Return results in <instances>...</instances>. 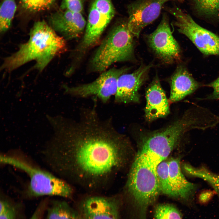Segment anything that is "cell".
<instances>
[{
  "label": "cell",
  "instance_id": "obj_1",
  "mask_svg": "<svg viewBox=\"0 0 219 219\" xmlns=\"http://www.w3.org/2000/svg\"><path fill=\"white\" fill-rule=\"evenodd\" d=\"M54 139L45 152L51 166L88 190L108 187L125 163L127 137L100 117L96 104L77 119H61Z\"/></svg>",
  "mask_w": 219,
  "mask_h": 219
},
{
  "label": "cell",
  "instance_id": "obj_2",
  "mask_svg": "<svg viewBox=\"0 0 219 219\" xmlns=\"http://www.w3.org/2000/svg\"><path fill=\"white\" fill-rule=\"evenodd\" d=\"M67 50L66 40L44 20L39 21L31 29L28 41L20 45L17 51L4 58L1 69L11 71L34 61L33 69L41 71L54 58Z\"/></svg>",
  "mask_w": 219,
  "mask_h": 219
},
{
  "label": "cell",
  "instance_id": "obj_3",
  "mask_svg": "<svg viewBox=\"0 0 219 219\" xmlns=\"http://www.w3.org/2000/svg\"><path fill=\"white\" fill-rule=\"evenodd\" d=\"M200 109H189L179 118L166 127L152 131L141 130L142 146L137 155L144 162L157 169L178 144L189 130L198 127L204 128L206 123L204 115Z\"/></svg>",
  "mask_w": 219,
  "mask_h": 219
},
{
  "label": "cell",
  "instance_id": "obj_4",
  "mask_svg": "<svg viewBox=\"0 0 219 219\" xmlns=\"http://www.w3.org/2000/svg\"><path fill=\"white\" fill-rule=\"evenodd\" d=\"M134 35L127 20L120 23L102 42L91 61L92 70L103 72L113 64L131 59L134 56Z\"/></svg>",
  "mask_w": 219,
  "mask_h": 219
},
{
  "label": "cell",
  "instance_id": "obj_5",
  "mask_svg": "<svg viewBox=\"0 0 219 219\" xmlns=\"http://www.w3.org/2000/svg\"><path fill=\"white\" fill-rule=\"evenodd\" d=\"M127 187L134 202L137 219H147L148 207L160 193L156 169L137 155L129 172Z\"/></svg>",
  "mask_w": 219,
  "mask_h": 219
},
{
  "label": "cell",
  "instance_id": "obj_6",
  "mask_svg": "<svg viewBox=\"0 0 219 219\" xmlns=\"http://www.w3.org/2000/svg\"><path fill=\"white\" fill-rule=\"evenodd\" d=\"M0 161L1 163L12 165L27 173L30 179L27 191L29 196H57L68 198L73 194V188L68 182L24 159L5 154L1 155Z\"/></svg>",
  "mask_w": 219,
  "mask_h": 219
},
{
  "label": "cell",
  "instance_id": "obj_7",
  "mask_svg": "<svg viewBox=\"0 0 219 219\" xmlns=\"http://www.w3.org/2000/svg\"><path fill=\"white\" fill-rule=\"evenodd\" d=\"M166 9L174 16L173 24L178 32L187 36L202 53L219 54V36L200 26L179 7H167Z\"/></svg>",
  "mask_w": 219,
  "mask_h": 219
},
{
  "label": "cell",
  "instance_id": "obj_8",
  "mask_svg": "<svg viewBox=\"0 0 219 219\" xmlns=\"http://www.w3.org/2000/svg\"><path fill=\"white\" fill-rule=\"evenodd\" d=\"M129 69L127 68H114L105 71L90 83L72 87L65 86L66 92L81 98L95 96L103 103H106L116 93L119 78Z\"/></svg>",
  "mask_w": 219,
  "mask_h": 219
},
{
  "label": "cell",
  "instance_id": "obj_9",
  "mask_svg": "<svg viewBox=\"0 0 219 219\" xmlns=\"http://www.w3.org/2000/svg\"><path fill=\"white\" fill-rule=\"evenodd\" d=\"M147 39L150 47L164 62L172 63L180 59V48L172 35L166 13L163 14L158 26Z\"/></svg>",
  "mask_w": 219,
  "mask_h": 219
},
{
  "label": "cell",
  "instance_id": "obj_10",
  "mask_svg": "<svg viewBox=\"0 0 219 219\" xmlns=\"http://www.w3.org/2000/svg\"><path fill=\"white\" fill-rule=\"evenodd\" d=\"M171 0H136L127 6L128 28L134 36L138 38L142 30L159 16L166 2Z\"/></svg>",
  "mask_w": 219,
  "mask_h": 219
},
{
  "label": "cell",
  "instance_id": "obj_11",
  "mask_svg": "<svg viewBox=\"0 0 219 219\" xmlns=\"http://www.w3.org/2000/svg\"><path fill=\"white\" fill-rule=\"evenodd\" d=\"M152 65H141L133 72L123 74L119 78L114 101L117 103H138L139 91L146 80Z\"/></svg>",
  "mask_w": 219,
  "mask_h": 219
},
{
  "label": "cell",
  "instance_id": "obj_12",
  "mask_svg": "<svg viewBox=\"0 0 219 219\" xmlns=\"http://www.w3.org/2000/svg\"><path fill=\"white\" fill-rule=\"evenodd\" d=\"M81 207L83 219H120V201L116 196H89Z\"/></svg>",
  "mask_w": 219,
  "mask_h": 219
},
{
  "label": "cell",
  "instance_id": "obj_13",
  "mask_svg": "<svg viewBox=\"0 0 219 219\" xmlns=\"http://www.w3.org/2000/svg\"><path fill=\"white\" fill-rule=\"evenodd\" d=\"M49 22L52 28L65 40L79 37L86 25L82 13L67 10L61 9L51 14Z\"/></svg>",
  "mask_w": 219,
  "mask_h": 219
},
{
  "label": "cell",
  "instance_id": "obj_14",
  "mask_svg": "<svg viewBox=\"0 0 219 219\" xmlns=\"http://www.w3.org/2000/svg\"><path fill=\"white\" fill-rule=\"evenodd\" d=\"M146 98L144 116L147 121H152L169 113L168 100L158 76H155L148 88Z\"/></svg>",
  "mask_w": 219,
  "mask_h": 219
},
{
  "label": "cell",
  "instance_id": "obj_15",
  "mask_svg": "<svg viewBox=\"0 0 219 219\" xmlns=\"http://www.w3.org/2000/svg\"><path fill=\"white\" fill-rule=\"evenodd\" d=\"M179 160L173 159L169 162V175L172 197L193 204L197 189L196 185L189 182L182 173Z\"/></svg>",
  "mask_w": 219,
  "mask_h": 219
},
{
  "label": "cell",
  "instance_id": "obj_16",
  "mask_svg": "<svg viewBox=\"0 0 219 219\" xmlns=\"http://www.w3.org/2000/svg\"><path fill=\"white\" fill-rule=\"evenodd\" d=\"M169 100L172 103L181 100L199 87V83L185 67H178L170 80Z\"/></svg>",
  "mask_w": 219,
  "mask_h": 219
},
{
  "label": "cell",
  "instance_id": "obj_17",
  "mask_svg": "<svg viewBox=\"0 0 219 219\" xmlns=\"http://www.w3.org/2000/svg\"><path fill=\"white\" fill-rule=\"evenodd\" d=\"M111 20L101 14L92 4L89 10L85 32L79 47L83 51L97 43Z\"/></svg>",
  "mask_w": 219,
  "mask_h": 219
},
{
  "label": "cell",
  "instance_id": "obj_18",
  "mask_svg": "<svg viewBox=\"0 0 219 219\" xmlns=\"http://www.w3.org/2000/svg\"><path fill=\"white\" fill-rule=\"evenodd\" d=\"M192 10L197 16L219 21V0H192Z\"/></svg>",
  "mask_w": 219,
  "mask_h": 219
},
{
  "label": "cell",
  "instance_id": "obj_19",
  "mask_svg": "<svg viewBox=\"0 0 219 219\" xmlns=\"http://www.w3.org/2000/svg\"><path fill=\"white\" fill-rule=\"evenodd\" d=\"M79 216L66 202L56 201L48 209L47 219H78Z\"/></svg>",
  "mask_w": 219,
  "mask_h": 219
},
{
  "label": "cell",
  "instance_id": "obj_20",
  "mask_svg": "<svg viewBox=\"0 0 219 219\" xmlns=\"http://www.w3.org/2000/svg\"><path fill=\"white\" fill-rule=\"evenodd\" d=\"M17 8L15 0H3L0 9V32L3 34L10 28Z\"/></svg>",
  "mask_w": 219,
  "mask_h": 219
},
{
  "label": "cell",
  "instance_id": "obj_21",
  "mask_svg": "<svg viewBox=\"0 0 219 219\" xmlns=\"http://www.w3.org/2000/svg\"><path fill=\"white\" fill-rule=\"evenodd\" d=\"M156 173L160 192L169 196H172L170 185L169 162L162 161L158 166Z\"/></svg>",
  "mask_w": 219,
  "mask_h": 219
},
{
  "label": "cell",
  "instance_id": "obj_22",
  "mask_svg": "<svg viewBox=\"0 0 219 219\" xmlns=\"http://www.w3.org/2000/svg\"><path fill=\"white\" fill-rule=\"evenodd\" d=\"M155 219H182L179 210L173 205L168 203L161 204L155 207Z\"/></svg>",
  "mask_w": 219,
  "mask_h": 219
},
{
  "label": "cell",
  "instance_id": "obj_23",
  "mask_svg": "<svg viewBox=\"0 0 219 219\" xmlns=\"http://www.w3.org/2000/svg\"><path fill=\"white\" fill-rule=\"evenodd\" d=\"M23 8L30 13H35L48 10L56 0H21Z\"/></svg>",
  "mask_w": 219,
  "mask_h": 219
},
{
  "label": "cell",
  "instance_id": "obj_24",
  "mask_svg": "<svg viewBox=\"0 0 219 219\" xmlns=\"http://www.w3.org/2000/svg\"><path fill=\"white\" fill-rule=\"evenodd\" d=\"M92 4L101 14L111 20L114 16L115 10L111 0H93Z\"/></svg>",
  "mask_w": 219,
  "mask_h": 219
},
{
  "label": "cell",
  "instance_id": "obj_25",
  "mask_svg": "<svg viewBox=\"0 0 219 219\" xmlns=\"http://www.w3.org/2000/svg\"><path fill=\"white\" fill-rule=\"evenodd\" d=\"M0 207V219H16V210L10 202L1 200Z\"/></svg>",
  "mask_w": 219,
  "mask_h": 219
},
{
  "label": "cell",
  "instance_id": "obj_26",
  "mask_svg": "<svg viewBox=\"0 0 219 219\" xmlns=\"http://www.w3.org/2000/svg\"><path fill=\"white\" fill-rule=\"evenodd\" d=\"M85 0H62L61 8L71 12L82 13Z\"/></svg>",
  "mask_w": 219,
  "mask_h": 219
},
{
  "label": "cell",
  "instance_id": "obj_27",
  "mask_svg": "<svg viewBox=\"0 0 219 219\" xmlns=\"http://www.w3.org/2000/svg\"><path fill=\"white\" fill-rule=\"evenodd\" d=\"M208 85L213 89L210 97L212 99H219V77Z\"/></svg>",
  "mask_w": 219,
  "mask_h": 219
},
{
  "label": "cell",
  "instance_id": "obj_28",
  "mask_svg": "<svg viewBox=\"0 0 219 219\" xmlns=\"http://www.w3.org/2000/svg\"><path fill=\"white\" fill-rule=\"evenodd\" d=\"M212 193L206 191L202 193L199 196V202L202 203H205L208 202L212 197Z\"/></svg>",
  "mask_w": 219,
  "mask_h": 219
},
{
  "label": "cell",
  "instance_id": "obj_29",
  "mask_svg": "<svg viewBox=\"0 0 219 219\" xmlns=\"http://www.w3.org/2000/svg\"><path fill=\"white\" fill-rule=\"evenodd\" d=\"M42 207H38L32 215L30 219H39L42 211Z\"/></svg>",
  "mask_w": 219,
  "mask_h": 219
},
{
  "label": "cell",
  "instance_id": "obj_30",
  "mask_svg": "<svg viewBox=\"0 0 219 219\" xmlns=\"http://www.w3.org/2000/svg\"><path fill=\"white\" fill-rule=\"evenodd\" d=\"M78 219H83V218H82V217H78Z\"/></svg>",
  "mask_w": 219,
  "mask_h": 219
},
{
  "label": "cell",
  "instance_id": "obj_31",
  "mask_svg": "<svg viewBox=\"0 0 219 219\" xmlns=\"http://www.w3.org/2000/svg\"><path fill=\"white\" fill-rule=\"evenodd\" d=\"M179 0V1H181V0Z\"/></svg>",
  "mask_w": 219,
  "mask_h": 219
},
{
  "label": "cell",
  "instance_id": "obj_32",
  "mask_svg": "<svg viewBox=\"0 0 219 219\" xmlns=\"http://www.w3.org/2000/svg\"></svg>",
  "mask_w": 219,
  "mask_h": 219
}]
</instances>
